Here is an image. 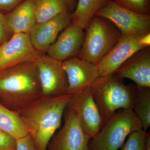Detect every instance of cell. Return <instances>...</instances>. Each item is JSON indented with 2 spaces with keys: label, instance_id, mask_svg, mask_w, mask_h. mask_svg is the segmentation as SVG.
Returning a JSON list of instances; mask_svg holds the SVG:
<instances>
[{
  "label": "cell",
  "instance_id": "obj_3",
  "mask_svg": "<svg viewBox=\"0 0 150 150\" xmlns=\"http://www.w3.org/2000/svg\"><path fill=\"white\" fill-rule=\"evenodd\" d=\"M90 89L103 125L117 110L133 108V84H125L115 73L99 77L92 84Z\"/></svg>",
  "mask_w": 150,
  "mask_h": 150
},
{
  "label": "cell",
  "instance_id": "obj_20",
  "mask_svg": "<svg viewBox=\"0 0 150 150\" xmlns=\"http://www.w3.org/2000/svg\"><path fill=\"white\" fill-rule=\"evenodd\" d=\"M34 2L36 23L45 22L69 11L66 0H34Z\"/></svg>",
  "mask_w": 150,
  "mask_h": 150
},
{
  "label": "cell",
  "instance_id": "obj_25",
  "mask_svg": "<svg viewBox=\"0 0 150 150\" xmlns=\"http://www.w3.org/2000/svg\"><path fill=\"white\" fill-rule=\"evenodd\" d=\"M24 1L25 0H0V12H7L8 13Z\"/></svg>",
  "mask_w": 150,
  "mask_h": 150
},
{
  "label": "cell",
  "instance_id": "obj_13",
  "mask_svg": "<svg viewBox=\"0 0 150 150\" xmlns=\"http://www.w3.org/2000/svg\"><path fill=\"white\" fill-rule=\"evenodd\" d=\"M72 13L67 11L48 21L36 23L29 33L34 48L43 54L46 53L60 33L71 23Z\"/></svg>",
  "mask_w": 150,
  "mask_h": 150
},
{
  "label": "cell",
  "instance_id": "obj_22",
  "mask_svg": "<svg viewBox=\"0 0 150 150\" xmlns=\"http://www.w3.org/2000/svg\"><path fill=\"white\" fill-rule=\"evenodd\" d=\"M118 5L131 11L150 15V0H112Z\"/></svg>",
  "mask_w": 150,
  "mask_h": 150
},
{
  "label": "cell",
  "instance_id": "obj_14",
  "mask_svg": "<svg viewBox=\"0 0 150 150\" xmlns=\"http://www.w3.org/2000/svg\"><path fill=\"white\" fill-rule=\"evenodd\" d=\"M83 30L71 23L49 47L47 55L61 62L77 57L84 39Z\"/></svg>",
  "mask_w": 150,
  "mask_h": 150
},
{
  "label": "cell",
  "instance_id": "obj_7",
  "mask_svg": "<svg viewBox=\"0 0 150 150\" xmlns=\"http://www.w3.org/2000/svg\"><path fill=\"white\" fill-rule=\"evenodd\" d=\"M63 116L64 126L52 137L47 150H88L91 137L83 131L75 112L67 105Z\"/></svg>",
  "mask_w": 150,
  "mask_h": 150
},
{
  "label": "cell",
  "instance_id": "obj_19",
  "mask_svg": "<svg viewBox=\"0 0 150 150\" xmlns=\"http://www.w3.org/2000/svg\"><path fill=\"white\" fill-rule=\"evenodd\" d=\"M150 87L133 84L134 99L132 110L146 131L150 126Z\"/></svg>",
  "mask_w": 150,
  "mask_h": 150
},
{
  "label": "cell",
  "instance_id": "obj_15",
  "mask_svg": "<svg viewBox=\"0 0 150 150\" xmlns=\"http://www.w3.org/2000/svg\"><path fill=\"white\" fill-rule=\"evenodd\" d=\"M118 76L128 79L141 87H150V47L137 51L115 71Z\"/></svg>",
  "mask_w": 150,
  "mask_h": 150
},
{
  "label": "cell",
  "instance_id": "obj_1",
  "mask_svg": "<svg viewBox=\"0 0 150 150\" xmlns=\"http://www.w3.org/2000/svg\"><path fill=\"white\" fill-rule=\"evenodd\" d=\"M71 94L41 97L16 111L37 150H47L51 138L60 128Z\"/></svg>",
  "mask_w": 150,
  "mask_h": 150
},
{
  "label": "cell",
  "instance_id": "obj_5",
  "mask_svg": "<svg viewBox=\"0 0 150 150\" xmlns=\"http://www.w3.org/2000/svg\"><path fill=\"white\" fill-rule=\"evenodd\" d=\"M142 129L141 121L132 109L118 110L91 139L88 150H118L129 134Z\"/></svg>",
  "mask_w": 150,
  "mask_h": 150
},
{
  "label": "cell",
  "instance_id": "obj_9",
  "mask_svg": "<svg viewBox=\"0 0 150 150\" xmlns=\"http://www.w3.org/2000/svg\"><path fill=\"white\" fill-rule=\"evenodd\" d=\"M67 105L75 112L82 128L91 138L100 130L102 118L90 87L71 95Z\"/></svg>",
  "mask_w": 150,
  "mask_h": 150
},
{
  "label": "cell",
  "instance_id": "obj_26",
  "mask_svg": "<svg viewBox=\"0 0 150 150\" xmlns=\"http://www.w3.org/2000/svg\"><path fill=\"white\" fill-rule=\"evenodd\" d=\"M8 33L6 25L5 16L0 12V45L7 40Z\"/></svg>",
  "mask_w": 150,
  "mask_h": 150
},
{
  "label": "cell",
  "instance_id": "obj_8",
  "mask_svg": "<svg viewBox=\"0 0 150 150\" xmlns=\"http://www.w3.org/2000/svg\"><path fill=\"white\" fill-rule=\"evenodd\" d=\"M42 97L61 96L68 93L67 75L62 62L42 54L35 60Z\"/></svg>",
  "mask_w": 150,
  "mask_h": 150
},
{
  "label": "cell",
  "instance_id": "obj_12",
  "mask_svg": "<svg viewBox=\"0 0 150 150\" xmlns=\"http://www.w3.org/2000/svg\"><path fill=\"white\" fill-rule=\"evenodd\" d=\"M142 35H123L97 66L100 76L111 74L137 51L146 48L142 43Z\"/></svg>",
  "mask_w": 150,
  "mask_h": 150
},
{
  "label": "cell",
  "instance_id": "obj_21",
  "mask_svg": "<svg viewBox=\"0 0 150 150\" xmlns=\"http://www.w3.org/2000/svg\"><path fill=\"white\" fill-rule=\"evenodd\" d=\"M146 132L142 129L129 134L121 150H145Z\"/></svg>",
  "mask_w": 150,
  "mask_h": 150
},
{
  "label": "cell",
  "instance_id": "obj_6",
  "mask_svg": "<svg viewBox=\"0 0 150 150\" xmlns=\"http://www.w3.org/2000/svg\"><path fill=\"white\" fill-rule=\"evenodd\" d=\"M95 15L107 19L120 30L122 36L142 35L150 32V15L137 13L118 5L112 0Z\"/></svg>",
  "mask_w": 150,
  "mask_h": 150
},
{
  "label": "cell",
  "instance_id": "obj_23",
  "mask_svg": "<svg viewBox=\"0 0 150 150\" xmlns=\"http://www.w3.org/2000/svg\"><path fill=\"white\" fill-rule=\"evenodd\" d=\"M16 140L0 130V150H16Z\"/></svg>",
  "mask_w": 150,
  "mask_h": 150
},
{
  "label": "cell",
  "instance_id": "obj_16",
  "mask_svg": "<svg viewBox=\"0 0 150 150\" xmlns=\"http://www.w3.org/2000/svg\"><path fill=\"white\" fill-rule=\"evenodd\" d=\"M9 33H30L36 24L34 0H25L5 16Z\"/></svg>",
  "mask_w": 150,
  "mask_h": 150
},
{
  "label": "cell",
  "instance_id": "obj_18",
  "mask_svg": "<svg viewBox=\"0 0 150 150\" xmlns=\"http://www.w3.org/2000/svg\"><path fill=\"white\" fill-rule=\"evenodd\" d=\"M0 130L16 140L26 136L28 131L17 112L9 109L0 102Z\"/></svg>",
  "mask_w": 150,
  "mask_h": 150
},
{
  "label": "cell",
  "instance_id": "obj_11",
  "mask_svg": "<svg viewBox=\"0 0 150 150\" xmlns=\"http://www.w3.org/2000/svg\"><path fill=\"white\" fill-rule=\"evenodd\" d=\"M62 66L67 75L70 94L89 87L100 77L97 65L78 57L63 61Z\"/></svg>",
  "mask_w": 150,
  "mask_h": 150
},
{
  "label": "cell",
  "instance_id": "obj_4",
  "mask_svg": "<svg viewBox=\"0 0 150 150\" xmlns=\"http://www.w3.org/2000/svg\"><path fill=\"white\" fill-rule=\"evenodd\" d=\"M86 29L83 44L77 57L97 65L114 48L122 35L111 21L97 15Z\"/></svg>",
  "mask_w": 150,
  "mask_h": 150
},
{
  "label": "cell",
  "instance_id": "obj_17",
  "mask_svg": "<svg viewBox=\"0 0 150 150\" xmlns=\"http://www.w3.org/2000/svg\"><path fill=\"white\" fill-rule=\"evenodd\" d=\"M108 0H79L72 13V23L86 29L98 11L102 8Z\"/></svg>",
  "mask_w": 150,
  "mask_h": 150
},
{
  "label": "cell",
  "instance_id": "obj_2",
  "mask_svg": "<svg viewBox=\"0 0 150 150\" xmlns=\"http://www.w3.org/2000/svg\"><path fill=\"white\" fill-rule=\"evenodd\" d=\"M42 97L35 62H23L0 69V102L16 111Z\"/></svg>",
  "mask_w": 150,
  "mask_h": 150
},
{
  "label": "cell",
  "instance_id": "obj_24",
  "mask_svg": "<svg viewBox=\"0 0 150 150\" xmlns=\"http://www.w3.org/2000/svg\"><path fill=\"white\" fill-rule=\"evenodd\" d=\"M16 150H37L32 138L29 134L16 140Z\"/></svg>",
  "mask_w": 150,
  "mask_h": 150
},
{
  "label": "cell",
  "instance_id": "obj_10",
  "mask_svg": "<svg viewBox=\"0 0 150 150\" xmlns=\"http://www.w3.org/2000/svg\"><path fill=\"white\" fill-rule=\"evenodd\" d=\"M42 54L34 48L29 33H15L0 45V69L23 62H35Z\"/></svg>",
  "mask_w": 150,
  "mask_h": 150
},
{
  "label": "cell",
  "instance_id": "obj_28",
  "mask_svg": "<svg viewBox=\"0 0 150 150\" xmlns=\"http://www.w3.org/2000/svg\"><path fill=\"white\" fill-rule=\"evenodd\" d=\"M145 150H150V132H146V139L145 142Z\"/></svg>",
  "mask_w": 150,
  "mask_h": 150
},
{
  "label": "cell",
  "instance_id": "obj_27",
  "mask_svg": "<svg viewBox=\"0 0 150 150\" xmlns=\"http://www.w3.org/2000/svg\"><path fill=\"white\" fill-rule=\"evenodd\" d=\"M66 1L68 4L69 10L71 12L73 13L76 6L77 3L76 1V0H66Z\"/></svg>",
  "mask_w": 150,
  "mask_h": 150
}]
</instances>
